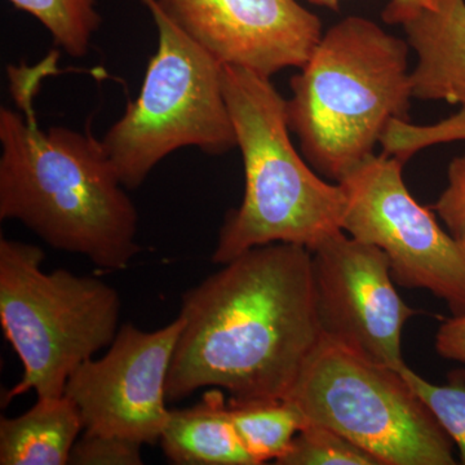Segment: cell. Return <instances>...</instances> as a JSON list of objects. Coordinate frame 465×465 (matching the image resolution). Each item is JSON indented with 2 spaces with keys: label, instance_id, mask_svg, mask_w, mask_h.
Wrapping results in <instances>:
<instances>
[{
  "label": "cell",
  "instance_id": "obj_1",
  "mask_svg": "<svg viewBox=\"0 0 465 465\" xmlns=\"http://www.w3.org/2000/svg\"><path fill=\"white\" fill-rule=\"evenodd\" d=\"M179 316L168 401L202 388L232 400L286 399L322 338L312 252L291 243L246 251L183 292Z\"/></svg>",
  "mask_w": 465,
  "mask_h": 465
},
{
  "label": "cell",
  "instance_id": "obj_3",
  "mask_svg": "<svg viewBox=\"0 0 465 465\" xmlns=\"http://www.w3.org/2000/svg\"><path fill=\"white\" fill-rule=\"evenodd\" d=\"M409 50L366 17L342 18L322 34L286 100L290 131L318 174L341 183L375 154L391 122H410Z\"/></svg>",
  "mask_w": 465,
  "mask_h": 465
},
{
  "label": "cell",
  "instance_id": "obj_21",
  "mask_svg": "<svg viewBox=\"0 0 465 465\" xmlns=\"http://www.w3.org/2000/svg\"><path fill=\"white\" fill-rule=\"evenodd\" d=\"M448 182L433 210L448 226L450 234L465 247V154L450 162Z\"/></svg>",
  "mask_w": 465,
  "mask_h": 465
},
{
  "label": "cell",
  "instance_id": "obj_20",
  "mask_svg": "<svg viewBox=\"0 0 465 465\" xmlns=\"http://www.w3.org/2000/svg\"><path fill=\"white\" fill-rule=\"evenodd\" d=\"M143 445L122 437L84 432L70 454L73 465H140Z\"/></svg>",
  "mask_w": 465,
  "mask_h": 465
},
{
  "label": "cell",
  "instance_id": "obj_4",
  "mask_svg": "<svg viewBox=\"0 0 465 465\" xmlns=\"http://www.w3.org/2000/svg\"><path fill=\"white\" fill-rule=\"evenodd\" d=\"M223 88L244 166L241 206L220 228L215 264L255 247L291 243L309 251L342 231L347 198L341 183L321 179L290 137L286 99L271 78L223 66Z\"/></svg>",
  "mask_w": 465,
  "mask_h": 465
},
{
  "label": "cell",
  "instance_id": "obj_7",
  "mask_svg": "<svg viewBox=\"0 0 465 465\" xmlns=\"http://www.w3.org/2000/svg\"><path fill=\"white\" fill-rule=\"evenodd\" d=\"M381 465H454V442L399 370L322 336L286 396Z\"/></svg>",
  "mask_w": 465,
  "mask_h": 465
},
{
  "label": "cell",
  "instance_id": "obj_16",
  "mask_svg": "<svg viewBox=\"0 0 465 465\" xmlns=\"http://www.w3.org/2000/svg\"><path fill=\"white\" fill-rule=\"evenodd\" d=\"M14 7L32 15L51 34L54 45L70 57L82 58L90 51L100 29L96 0H7Z\"/></svg>",
  "mask_w": 465,
  "mask_h": 465
},
{
  "label": "cell",
  "instance_id": "obj_5",
  "mask_svg": "<svg viewBox=\"0 0 465 465\" xmlns=\"http://www.w3.org/2000/svg\"><path fill=\"white\" fill-rule=\"evenodd\" d=\"M45 259L35 244L0 240V323L24 369L7 401L30 391L64 396L76 367L110 347L121 327L114 287L67 269L45 273Z\"/></svg>",
  "mask_w": 465,
  "mask_h": 465
},
{
  "label": "cell",
  "instance_id": "obj_14",
  "mask_svg": "<svg viewBox=\"0 0 465 465\" xmlns=\"http://www.w3.org/2000/svg\"><path fill=\"white\" fill-rule=\"evenodd\" d=\"M82 430L81 412L65 394L38 399L25 414L0 420V464H69Z\"/></svg>",
  "mask_w": 465,
  "mask_h": 465
},
{
  "label": "cell",
  "instance_id": "obj_6",
  "mask_svg": "<svg viewBox=\"0 0 465 465\" xmlns=\"http://www.w3.org/2000/svg\"><path fill=\"white\" fill-rule=\"evenodd\" d=\"M143 2L157 25V52L139 97L101 140L127 191L140 188L176 150L194 146L222 155L237 148L222 64L174 25L155 0Z\"/></svg>",
  "mask_w": 465,
  "mask_h": 465
},
{
  "label": "cell",
  "instance_id": "obj_9",
  "mask_svg": "<svg viewBox=\"0 0 465 465\" xmlns=\"http://www.w3.org/2000/svg\"><path fill=\"white\" fill-rule=\"evenodd\" d=\"M182 329L180 316L155 331L122 324L105 356L76 367L64 394L78 407L84 432L159 442L170 416L167 378Z\"/></svg>",
  "mask_w": 465,
  "mask_h": 465
},
{
  "label": "cell",
  "instance_id": "obj_15",
  "mask_svg": "<svg viewBox=\"0 0 465 465\" xmlns=\"http://www.w3.org/2000/svg\"><path fill=\"white\" fill-rule=\"evenodd\" d=\"M229 411L242 445L255 465L280 460L307 423L287 399L229 400Z\"/></svg>",
  "mask_w": 465,
  "mask_h": 465
},
{
  "label": "cell",
  "instance_id": "obj_12",
  "mask_svg": "<svg viewBox=\"0 0 465 465\" xmlns=\"http://www.w3.org/2000/svg\"><path fill=\"white\" fill-rule=\"evenodd\" d=\"M382 18L402 25L415 52L414 99L465 108V0H436L432 8L388 3Z\"/></svg>",
  "mask_w": 465,
  "mask_h": 465
},
{
  "label": "cell",
  "instance_id": "obj_11",
  "mask_svg": "<svg viewBox=\"0 0 465 465\" xmlns=\"http://www.w3.org/2000/svg\"><path fill=\"white\" fill-rule=\"evenodd\" d=\"M171 21L223 66L271 78L302 67L322 23L296 0H155Z\"/></svg>",
  "mask_w": 465,
  "mask_h": 465
},
{
  "label": "cell",
  "instance_id": "obj_2",
  "mask_svg": "<svg viewBox=\"0 0 465 465\" xmlns=\"http://www.w3.org/2000/svg\"><path fill=\"white\" fill-rule=\"evenodd\" d=\"M50 64L9 74L23 113L0 109V220L97 268L124 271L142 250L139 213L90 130L39 125L33 96Z\"/></svg>",
  "mask_w": 465,
  "mask_h": 465
},
{
  "label": "cell",
  "instance_id": "obj_8",
  "mask_svg": "<svg viewBox=\"0 0 465 465\" xmlns=\"http://www.w3.org/2000/svg\"><path fill=\"white\" fill-rule=\"evenodd\" d=\"M403 162L371 155L341 183L347 198L341 229L387 256L394 282L430 291L452 316L465 313V247L412 197Z\"/></svg>",
  "mask_w": 465,
  "mask_h": 465
},
{
  "label": "cell",
  "instance_id": "obj_19",
  "mask_svg": "<svg viewBox=\"0 0 465 465\" xmlns=\"http://www.w3.org/2000/svg\"><path fill=\"white\" fill-rule=\"evenodd\" d=\"M454 142H465V108L430 125L393 121L382 134L381 146L384 154L406 163L420 150Z\"/></svg>",
  "mask_w": 465,
  "mask_h": 465
},
{
  "label": "cell",
  "instance_id": "obj_17",
  "mask_svg": "<svg viewBox=\"0 0 465 465\" xmlns=\"http://www.w3.org/2000/svg\"><path fill=\"white\" fill-rule=\"evenodd\" d=\"M278 465H381L371 454L324 425L307 421Z\"/></svg>",
  "mask_w": 465,
  "mask_h": 465
},
{
  "label": "cell",
  "instance_id": "obj_23",
  "mask_svg": "<svg viewBox=\"0 0 465 465\" xmlns=\"http://www.w3.org/2000/svg\"><path fill=\"white\" fill-rule=\"evenodd\" d=\"M312 5H320V7L339 11L341 9V0H309ZM391 5H416V7L432 8L436 5V0H390Z\"/></svg>",
  "mask_w": 465,
  "mask_h": 465
},
{
  "label": "cell",
  "instance_id": "obj_18",
  "mask_svg": "<svg viewBox=\"0 0 465 465\" xmlns=\"http://www.w3.org/2000/svg\"><path fill=\"white\" fill-rule=\"evenodd\" d=\"M407 384L432 412L440 427L457 445L465 465V378L463 372L452 376L449 384L436 385L425 381L409 366L399 369Z\"/></svg>",
  "mask_w": 465,
  "mask_h": 465
},
{
  "label": "cell",
  "instance_id": "obj_10",
  "mask_svg": "<svg viewBox=\"0 0 465 465\" xmlns=\"http://www.w3.org/2000/svg\"><path fill=\"white\" fill-rule=\"evenodd\" d=\"M311 252L322 336L391 369L405 365L402 330L416 311L397 292L385 253L344 231Z\"/></svg>",
  "mask_w": 465,
  "mask_h": 465
},
{
  "label": "cell",
  "instance_id": "obj_13",
  "mask_svg": "<svg viewBox=\"0 0 465 465\" xmlns=\"http://www.w3.org/2000/svg\"><path fill=\"white\" fill-rule=\"evenodd\" d=\"M159 443L173 464L255 465L219 388H210L194 406L170 410Z\"/></svg>",
  "mask_w": 465,
  "mask_h": 465
},
{
  "label": "cell",
  "instance_id": "obj_22",
  "mask_svg": "<svg viewBox=\"0 0 465 465\" xmlns=\"http://www.w3.org/2000/svg\"><path fill=\"white\" fill-rule=\"evenodd\" d=\"M436 351L440 357L465 365V313L452 316L440 324L436 336Z\"/></svg>",
  "mask_w": 465,
  "mask_h": 465
}]
</instances>
